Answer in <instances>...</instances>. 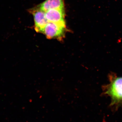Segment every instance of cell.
Segmentation results:
<instances>
[{
	"label": "cell",
	"mask_w": 122,
	"mask_h": 122,
	"mask_svg": "<svg viewBox=\"0 0 122 122\" xmlns=\"http://www.w3.org/2000/svg\"><path fill=\"white\" fill-rule=\"evenodd\" d=\"M109 81V84L104 87V94L111 98L112 106L122 105V77L111 74Z\"/></svg>",
	"instance_id": "obj_1"
},
{
	"label": "cell",
	"mask_w": 122,
	"mask_h": 122,
	"mask_svg": "<svg viewBox=\"0 0 122 122\" xmlns=\"http://www.w3.org/2000/svg\"><path fill=\"white\" fill-rule=\"evenodd\" d=\"M66 28V23H55L48 22L44 27L41 33L49 39L62 41L65 36Z\"/></svg>",
	"instance_id": "obj_2"
},
{
	"label": "cell",
	"mask_w": 122,
	"mask_h": 122,
	"mask_svg": "<svg viewBox=\"0 0 122 122\" xmlns=\"http://www.w3.org/2000/svg\"><path fill=\"white\" fill-rule=\"evenodd\" d=\"M29 12L33 16L35 30L38 33H41L44 27L49 22L46 17L45 12L37 6L30 9Z\"/></svg>",
	"instance_id": "obj_3"
},
{
	"label": "cell",
	"mask_w": 122,
	"mask_h": 122,
	"mask_svg": "<svg viewBox=\"0 0 122 122\" xmlns=\"http://www.w3.org/2000/svg\"><path fill=\"white\" fill-rule=\"evenodd\" d=\"M45 15L49 22L66 23L65 9L50 10L45 12Z\"/></svg>",
	"instance_id": "obj_4"
},
{
	"label": "cell",
	"mask_w": 122,
	"mask_h": 122,
	"mask_svg": "<svg viewBox=\"0 0 122 122\" xmlns=\"http://www.w3.org/2000/svg\"><path fill=\"white\" fill-rule=\"evenodd\" d=\"M37 7L45 12L50 10L65 9L63 0H46Z\"/></svg>",
	"instance_id": "obj_5"
}]
</instances>
